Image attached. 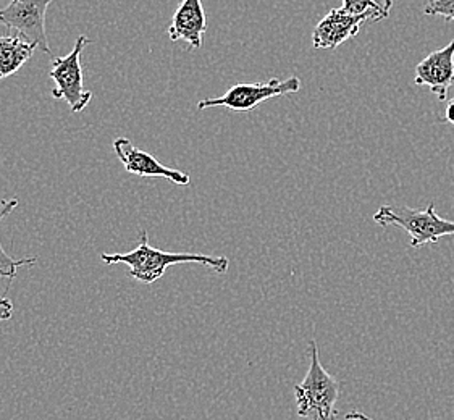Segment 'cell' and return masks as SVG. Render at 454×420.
I'll return each mask as SVG.
<instances>
[{"mask_svg":"<svg viewBox=\"0 0 454 420\" xmlns=\"http://www.w3.org/2000/svg\"><path fill=\"white\" fill-rule=\"evenodd\" d=\"M139 245L137 249L123 254H102L100 259L106 264H125L129 267V276H133L141 284H154L162 278L165 270L172 265L200 264L206 265L217 274H227V257L204 256V254H182V253H165L160 249L149 246L147 231L139 235Z\"/></svg>","mask_w":454,"mask_h":420,"instance_id":"1","label":"cell"},{"mask_svg":"<svg viewBox=\"0 0 454 420\" xmlns=\"http://www.w3.org/2000/svg\"><path fill=\"white\" fill-rule=\"evenodd\" d=\"M309 356V370L304 380L294 386L298 416L309 420H336L335 406L341 385L322 366L314 339L310 341Z\"/></svg>","mask_w":454,"mask_h":420,"instance_id":"2","label":"cell"},{"mask_svg":"<svg viewBox=\"0 0 454 420\" xmlns=\"http://www.w3.org/2000/svg\"><path fill=\"white\" fill-rule=\"evenodd\" d=\"M373 220L382 227H398L411 237V246L420 247L438 243L443 237H453L454 222L442 219L436 214L435 204L430 202L424 210L403 206H382Z\"/></svg>","mask_w":454,"mask_h":420,"instance_id":"3","label":"cell"},{"mask_svg":"<svg viewBox=\"0 0 454 420\" xmlns=\"http://www.w3.org/2000/svg\"><path fill=\"white\" fill-rule=\"evenodd\" d=\"M301 86H302V82L298 76H290L285 82L272 78L270 82H238L235 86H231L223 96L200 101L198 104V109L225 107L231 112H251L259 104L269 101V99L282 97V96L300 91Z\"/></svg>","mask_w":454,"mask_h":420,"instance_id":"4","label":"cell"},{"mask_svg":"<svg viewBox=\"0 0 454 420\" xmlns=\"http://www.w3.org/2000/svg\"><path fill=\"white\" fill-rule=\"evenodd\" d=\"M90 44V37L78 36L72 52L65 57H55L49 72V78L57 84L52 99H62L70 105L73 113H78L91 102L92 92L82 86V54Z\"/></svg>","mask_w":454,"mask_h":420,"instance_id":"5","label":"cell"},{"mask_svg":"<svg viewBox=\"0 0 454 420\" xmlns=\"http://www.w3.org/2000/svg\"><path fill=\"white\" fill-rule=\"evenodd\" d=\"M54 0H10L9 5L0 9V25L10 31H17L27 43L51 54L46 33V12Z\"/></svg>","mask_w":454,"mask_h":420,"instance_id":"6","label":"cell"},{"mask_svg":"<svg viewBox=\"0 0 454 420\" xmlns=\"http://www.w3.org/2000/svg\"><path fill=\"white\" fill-rule=\"evenodd\" d=\"M114 151L128 174L145 176V178H167L173 183L182 184V186L190 184V175L165 167L143 149L133 146V143L128 137H117L114 141Z\"/></svg>","mask_w":454,"mask_h":420,"instance_id":"7","label":"cell"},{"mask_svg":"<svg viewBox=\"0 0 454 420\" xmlns=\"http://www.w3.org/2000/svg\"><path fill=\"white\" fill-rule=\"evenodd\" d=\"M414 82L418 86H427L438 101L448 99V91L454 86V39L418 64Z\"/></svg>","mask_w":454,"mask_h":420,"instance_id":"8","label":"cell"},{"mask_svg":"<svg viewBox=\"0 0 454 420\" xmlns=\"http://www.w3.org/2000/svg\"><path fill=\"white\" fill-rule=\"evenodd\" d=\"M371 15H349L345 10L332 9L324 19L318 21L312 33V44L316 49H335L348 39L357 36L361 25Z\"/></svg>","mask_w":454,"mask_h":420,"instance_id":"9","label":"cell"},{"mask_svg":"<svg viewBox=\"0 0 454 420\" xmlns=\"http://www.w3.org/2000/svg\"><path fill=\"white\" fill-rule=\"evenodd\" d=\"M207 31V19L200 0H183L168 27L170 41H184L192 49L202 47V36Z\"/></svg>","mask_w":454,"mask_h":420,"instance_id":"10","label":"cell"},{"mask_svg":"<svg viewBox=\"0 0 454 420\" xmlns=\"http://www.w3.org/2000/svg\"><path fill=\"white\" fill-rule=\"evenodd\" d=\"M36 49L21 36H0V80L17 74Z\"/></svg>","mask_w":454,"mask_h":420,"instance_id":"11","label":"cell"},{"mask_svg":"<svg viewBox=\"0 0 454 420\" xmlns=\"http://www.w3.org/2000/svg\"><path fill=\"white\" fill-rule=\"evenodd\" d=\"M19 206V199L13 198V199H4L0 201V223L2 220L5 219L9 215L12 210L15 209ZM36 257H29V259H20L15 261L5 253V249L0 245V275L13 280L17 276V268L19 267H25V265L36 264Z\"/></svg>","mask_w":454,"mask_h":420,"instance_id":"12","label":"cell"},{"mask_svg":"<svg viewBox=\"0 0 454 420\" xmlns=\"http://www.w3.org/2000/svg\"><path fill=\"white\" fill-rule=\"evenodd\" d=\"M341 9L349 15H371L372 21H382L388 17L373 0H343Z\"/></svg>","mask_w":454,"mask_h":420,"instance_id":"13","label":"cell"},{"mask_svg":"<svg viewBox=\"0 0 454 420\" xmlns=\"http://www.w3.org/2000/svg\"><path fill=\"white\" fill-rule=\"evenodd\" d=\"M424 13L430 17H443L446 21H454V0H430Z\"/></svg>","mask_w":454,"mask_h":420,"instance_id":"14","label":"cell"},{"mask_svg":"<svg viewBox=\"0 0 454 420\" xmlns=\"http://www.w3.org/2000/svg\"><path fill=\"white\" fill-rule=\"evenodd\" d=\"M13 314V302L9 298H0V320H9Z\"/></svg>","mask_w":454,"mask_h":420,"instance_id":"15","label":"cell"},{"mask_svg":"<svg viewBox=\"0 0 454 420\" xmlns=\"http://www.w3.org/2000/svg\"><path fill=\"white\" fill-rule=\"evenodd\" d=\"M380 9L390 15L391 7H393V0H373Z\"/></svg>","mask_w":454,"mask_h":420,"instance_id":"16","label":"cell"},{"mask_svg":"<svg viewBox=\"0 0 454 420\" xmlns=\"http://www.w3.org/2000/svg\"><path fill=\"white\" fill-rule=\"evenodd\" d=\"M346 420H372L371 417H367L364 412L355 411L346 414Z\"/></svg>","mask_w":454,"mask_h":420,"instance_id":"17","label":"cell"},{"mask_svg":"<svg viewBox=\"0 0 454 420\" xmlns=\"http://www.w3.org/2000/svg\"><path fill=\"white\" fill-rule=\"evenodd\" d=\"M445 119L448 123L454 125V99L450 102V104H448V107H446Z\"/></svg>","mask_w":454,"mask_h":420,"instance_id":"18","label":"cell"}]
</instances>
